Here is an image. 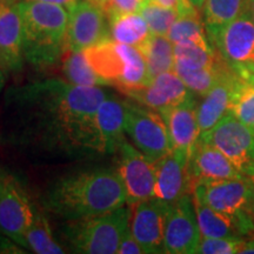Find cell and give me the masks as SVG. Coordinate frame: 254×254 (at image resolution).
I'll list each match as a JSON object with an SVG mask.
<instances>
[{
  "mask_svg": "<svg viewBox=\"0 0 254 254\" xmlns=\"http://www.w3.org/2000/svg\"><path fill=\"white\" fill-rule=\"evenodd\" d=\"M222 60L212 45L195 43L174 44V67L185 69L209 68ZM173 67V68H174Z\"/></svg>",
  "mask_w": 254,
  "mask_h": 254,
  "instance_id": "cell-26",
  "label": "cell"
},
{
  "mask_svg": "<svg viewBox=\"0 0 254 254\" xmlns=\"http://www.w3.org/2000/svg\"><path fill=\"white\" fill-rule=\"evenodd\" d=\"M246 14L252 19V21L254 23V0H247Z\"/></svg>",
  "mask_w": 254,
  "mask_h": 254,
  "instance_id": "cell-39",
  "label": "cell"
},
{
  "mask_svg": "<svg viewBox=\"0 0 254 254\" xmlns=\"http://www.w3.org/2000/svg\"><path fill=\"white\" fill-rule=\"evenodd\" d=\"M201 240L192 194L170 204L164 233V253H196Z\"/></svg>",
  "mask_w": 254,
  "mask_h": 254,
  "instance_id": "cell-11",
  "label": "cell"
},
{
  "mask_svg": "<svg viewBox=\"0 0 254 254\" xmlns=\"http://www.w3.org/2000/svg\"><path fill=\"white\" fill-rule=\"evenodd\" d=\"M246 239L201 237L196 253L201 254H234L240 253Z\"/></svg>",
  "mask_w": 254,
  "mask_h": 254,
  "instance_id": "cell-33",
  "label": "cell"
},
{
  "mask_svg": "<svg viewBox=\"0 0 254 254\" xmlns=\"http://www.w3.org/2000/svg\"><path fill=\"white\" fill-rule=\"evenodd\" d=\"M110 20L105 11L88 0H79L68 11L66 47L72 51H85L109 39Z\"/></svg>",
  "mask_w": 254,
  "mask_h": 254,
  "instance_id": "cell-12",
  "label": "cell"
},
{
  "mask_svg": "<svg viewBox=\"0 0 254 254\" xmlns=\"http://www.w3.org/2000/svg\"><path fill=\"white\" fill-rule=\"evenodd\" d=\"M88 1H91L92 4L99 6V7H101V8L104 9L105 5H106V2H107V0H88Z\"/></svg>",
  "mask_w": 254,
  "mask_h": 254,
  "instance_id": "cell-41",
  "label": "cell"
},
{
  "mask_svg": "<svg viewBox=\"0 0 254 254\" xmlns=\"http://www.w3.org/2000/svg\"><path fill=\"white\" fill-rule=\"evenodd\" d=\"M189 173L192 190L195 184L201 180L246 178L221 151L200 139H198L190 152Z\"/></svg>",
  "mask_w": 254,
  "mask_h": 254,
  "instance_id": "cell-18",
  "label": "cell"
},
{
  "mask_svg": "<svg viewBox=\"0 0 254 254\" xmlns=\"http://www.w3.org/2000/svg\"><path fill=\"white\" fill-rule=\"evenodd\" d=\"M26 249L38 254H62L63 247L53 239L52 231L45 215L34 212V218L25 236Z\"/></svg>",
  "mask_w": 254,
  "mask_h": 254,
  "instance_id": "cell-30",
  "label": "cell"
},
{
  "mask_svg": "<svg viewBox=\"0 0 254 254\" xmlns=\"http://www.w3.org/2000/svg\"><path fill=\"white\" fill-rule=\"evenodd\" d=\"M63 73L66 80L78 86H109L92 68L84 51L66 50L63 56Z\"/></svg>",
  "mask_w": 254,
  "mask_h": 254,
  "instance_id": "cell-27",
  "label": "cell"
},
{
  "mask_svg": "<svg viewBox=\"0 0 254 254\" xmlns=\"http://www.w3.org/2000/svg\"><path fill=\"white\" fill-rule=\"evenodd\" d=\"M17 7L24 27V57L36 66H49L63 58L68 11L50 2L20 0Z\"/></svg>",
  "mask_w": 254,
  "mask_h": 254,
  "instance_id": "cell-3",
  "label": "cell"
},
{
  "mask_svg": "<svg viewBox=\"0 0 254 254\" xmlns=\"http://www.w3.org/2000/svg\"><path fill=\"white\" fill-rule=\"evenodd\" d=\"M173 71L182 78V80L185 82L192 93L201 95V97H204L218 82L236 73L225 63L224 59L218 65L209 68L185 69L174 67Z\"/></svg>",
  "mask_w": 254,
  "mask_h": 254,
  "instance_id": "cell-24",
  "label": "cell"
},
{
  "mask_svg": "<svg viewBox=\"0 0 254 254\" xmlns=\"http://www.w3.org/2000/svg\"><path fill=\"white\" fill-rule=\"evenodd\" d=\"M144 57L151 78L163 72L173 71L174 44L166 36H152L138 49Z\"/></svg>",
  "mask_w": 254,
  "mask_h": 254,
  "instance_id": "cell-25",
  "label": "cell"
},
{
  "mask_svg": "<svg viewBox=\"0 0 254 254\" xmlns=\"http://www.w3.org/2000/svg\"><path fill=\"white\" fill-rule=\"evenodd\" d=\"M192 195L222 214L239 219L254 237V193L247 178L201 180L193 187Z\"/></svg>",
  "mask_w": 254,
  "mask_h": 254,
  "instance_id": "cell-7",
  "label": "cell"
},
{
  "mask_svg": "<svg viewBox=\"0 0 254 254\" xmlns=\"http://www.w3.org/2000/svg\"><path fill=\"white\" fill-rule=\"evenodd\" d=\"M211 45L245 81L254 82V23L246 13L224 26L206 27Z\"/></svg>",
  "mask_w": 254,
  "mask_h": 254,
  "instance_id": "cell-6",
  "label": "cell"
},
{
  "mask_svg": "<svg viewBox=\"0 0 254 254\" xmlns=\"http://www.w3.org/2000/svg\"><path fill=\"white\" fill-rule=\"evenodd\" d=\"M228 112L254 128V82L241 79L232 95Z\"/></svg>",
  "mask_w": 254,
  "mask_h": 254,
  "instance_id": "cell-32",
  "label": "cell"
},
{
  "mask_svg": "<svg viewBox=\"0 0 254 254\" xmlns=\"http://www.w3.org/2000/svg\"><path fill=\"white\" fill-rule=\"evenodd\" d=\"M193 196V195H192ZM201 237L249 239L252 238L245 225L239 219L222 214L205 204L202 200L193 196Z\"/></svg>",
  "mask_w": 254,
  "mask_h": 254,
  "instance_id": "cell-22",
  "label": "cell"
},
{
  "mask_svg": "<svg viewBox=\"0 0 254 254\" xmlns=\"http://www.w3.org/2000/svg\"><path fill=\"white\" fill-rule=\"evenodd\" d=\"M34 218V208L24 187L13 176L1 174L0 232L26 249L25 236Z\"/></svg>",
  "mask_w": 254,
  "mask_h": 254,
  "instance_id": "cell-10",
  "label": "cell"
},
{
  "mask_svg": "<svg viewBox=\"0 0 254 254\" xmlns=\"http://www.w3.org/2000/svg\"><path fill=\"white\" fill-rule=\"evenodd\" d=\"M119 174L127 195V204L153 198L155 163L125 139L119 146Z\"/></svg>",
  "mask_w": 254,
  "mask_h": 254,
  "instance_id": "cell-13",
  "label": "cell"
},
{
  "mask_svg": "<svg viewBox=\"0 0 254 254\" xmlns=\"http://www.w3.org/2000/svg\"><path fill=\"white\" fill-rule=\"evenodd\" d=\"M111 39L140 49L152 36L147 23L139 12L122 13L109 18Z\"/></svg>",
  "mask_w": 254,
  "mask_h": 254,
  "instance_id": "cell-23",
  "label": "cell"
},
{
  "mask_svg": "<svg viewBox=\"0 0 254 254\" xmlns=\"http://www.w3.org/2000/svg\"><path fill=\"white\" fill-rule=\"evenodd\" d=\"M126 105L125 100L109 94L95 112L99 154L116 153L125 140Z\"/></svg>",
  "mask_w": 254,
  "mask_h": 254,
  "instance_id": "cell-19",
  "label": "cell"
},
{
  "mask_svg": "<svg viewBox=\"0 0 254 254\" xmlns=\"http://www.w3.org/2000/svg\"><path fill=\"white\" fill-rule=\"evenodd\" d=\"M19 1H20V0H0L1 4H7V5H15Z\"/></svg>",
  "mask_w": 254,
  "mask_h": 254,
  "instance_id": "cell-43",
  "label": "cell"
},
{
  "mask_svg": "<svg viewBox=\"0 0 254 254\" xmlns=\"http://www.w3.org/2000/svg\"><path fill=\"white\" fill-rule=\"evenodd\" d=\"M24 59V27L17 4L0 2V68L4 73H17L23 68Z\"/></svg>",
  "mask_w": 254,
  "mask_h": 254,
  "instance_id": "cell-17",
  "label": "cell"
},
{
  "mask_svg": "<svg viewBox=\"0 0 254 254\" xmlns=\"http://www.w3.org/2000/svg\"><path fill=\"white\" fill-rule=\"evenodd\" d=\"M190 155L187 151L172 148L155 161V198L172 204L184 195L192 194L189 173Z\"/></svg>",
  "mask_w": 254,
  "mask_h": 254,
  "instance_id": "cell-15",
  "label": "cell"
},
{
  "mask_svg": "<svg viewBox=\"0 0 254 254\" xmlns=\"http://www.w3.org/2000/svg\"><path fill=\"white\" fill-rule=\"evenodd\" d=\"M84 53L97 74L109 86L124 93L144 87L151 81L144 57L135 47L109 38L88 47Z\"/></svg>",
  "mask_w": 254,
  "mask_h": 254,
  "instance_id": "cell-4",
  "label": "cell"
},
{
  "mask_svg": "<svg viewBox=\"0 0 254 254\" xmlns=\"http://www.w3.org/2000/svg\"><path fill=\"white\" fill-rule=\"evenodd\" d=\"M240 253H254V237L245 240V244H244V247Z\"/></svg>",
  "mask_w": 254,
  "mask_h": 254,
  "instance_id": "cell-38",
  "label": "cell"
},
{
  "mask_svg": "<svg viewBox=\"0 0 254 254\" xmlns=\"http://www.w3.org/2000/svg\"><path fill=\"white\" fill-rule=\"evenodd\" d=\"M129 231L145 253H164L165 224L170 202L150 198L131 204Z\"/></svg>",
  "mask_w": 254,
  "mask_h": 254,
  "instance_id": "cell-14",
  "label": "cell"
},
{
  "mask_svg": "<svg viewBox=\"0 0 254 254\" xmlns=\"http://www.w3.org/2000/svg\"><path fill=\"white\" fill-rule=\"evenodd\" d=\"M131 214L129 204L97 217L68 221L64 236L75 253L114 254L129 228Z\"/></svg>",
  "mask_w": 254,
  "mask_h": 254,
  "instance_id": "cell-5",
  "label": "cell"
},
{
  "mask_svg": "<svg viewBox=\"0 0 254 254\" xmlns=\"http://www.w3.org/2000/svg\"><path fill=\"white\" fill-rule=\"evenodd\" d=\"M125 132L133 145L152 161L172 151L167 126L158 111L127 98Z\"/></svg>",
  "mask_w": 254,
  "mask_h": 254,
  "instance_id": "cell-8",
  "label": "cell"
},
{
  "mask_svg": "<svg viewBox=\"0 0 254 254\" xmlns=\"http://www.w3.org/2000/svg\"><path fill=\"white\" fill-rule=\"evenodd\" d=\"M110 93L62 79L37 80L11 91L14 140L34 153H99L95 112Z\"/></svg>",
  "mask_w": 254,
  "mask_h": 254,
  "instance_id": "cell-1",
  "label": "cell"
},
{
  "mask_svg": "<svg viewBox=\"0 0 254 254\" xmlns=\"http://www.w3.org/2000/svg\"><path fill=\"white\" fill-rule=\"evenodd\" d=\"M189 1L190 2V5H192L193 7H195L198 11L202 9V7H204V4H205V0H189Z\"/></svg>",
  "mask_w": 254,
  "mask_h": 254,
  "instance_id": "cell-40",
  "label": "cell"
},
{
  "mask_svg": "<svg viewBox=\"0 0 254 254\" xmlns=\"http://www.w3.org/2000/svg\"><path fill=\"white\" fill-rule=\"evenodd\" d=\"M247 179H249V183H250L251 187H252V190L254 193V172L252 174H250V176L247 177Z\"/></svg>",
  "mask_w": 254,
  "mask_h": 254,
  "instance_id": "cell-44",
  "label": "cell"
},
{
  "mask_svg": "<svg viewBox=\"0 0 254 254\" xmlns=\"http://www.w3.org/2000/svg\"><path fill=\"white\" fill-rule=\"evenodd\" d=\"M240 81L239 75L233 73L218 82L202 97L196 107L200 134L209 131L228 113L232 95Z\"/></svg>",
  "mask_w": 254,
  "mask_h": 254,
  "instance_id": "cell-21",
  "label": "cell"
},
{
  "mask_svg": "<svg viewBox=\"0 0 254 254\" xmlns=\"http://www.w3.org/2000/svg\"><path fill=\"white\" fill-rule=\"evenodd\" d=\"M139 13L142 15L151 33L155 36H166L171 26L179 17V13L174 9L164 7L153 0H144Z\"/></svg>",
  "mask_w": 254,
  "mask_h": 254,
  "instance_id": "cell-31",
  "label": "cell"
},
{
  "mask_svg": "<svg viewBox=\"0 0 254 254\" xmlns=\"http://www.w3.org/2000/svg\"><path fill=\"white\" fill-rule=\"evenodd\" d=\"M117 253L119 254H142L145 253L144 250L140 244L138 243V240L135 239L134 236L132 234V232L128 230L126 231V233L124 234V237L120 240L118 251Z\"/></svg>",
  "mask_w": 254,
  "mask_h": 254,
  "instance_id": "cell-35",
  "label": "cell"
},
{
  "mask_svg": "<svg viewBox=\"0 0 254 254\" xmlns=\"http://www.w3.org/2000/svg\"><path fill=\"white\" fill-rule=\"evenodd\" d=\"M144 0H107L104 11L107 17L122 13H131V12H139L141 8Z\"/></svg>",
  "mask_w": 254,
  "mask_h": 254,
  "instance_id": "cell-34",
  "label": "cell"
},
{
  "mask_svg": "<svg viewBox=\"0 0 254 254\" xmlns=\"http://www.w3.org/2000/svg\"><path fill=\"white\" fill-rule=\"evenodd\" d=\"M153 1L164 6V7L174 9V11H177L179 13V15L198 11V9L190 5L189 0H153Z\"/></svg>",
  "mask_w": 254,
  "mask_h": 254,
  "instance_id": "cell-36",
  "label": "cell"
},
{
  "mask_svg": "<svg viewBox=\"0 0 254 254\" xmlns=\"http://www.w3.org/2000/svg\"><path fill=\"white\" fill-rule=\"evenodd\" d=\"M198 103L193 95L182 103L160 111L165 124L167 126L172 147L178 150L192 152L195 142L200 136V128L196 116Z\"/></svg>",
  "mask_w": 254,
  "mask_h": 254,
  "instance_id": "cell-20",
  "label": "cell"
},
{
  "mask_svg": "<svg viewBox=\"0 0 254 254\" xmlns=\"http://www.w3.org/2000/svg\"><path fill=\"white\" fill-rule=\"evenodd\" d=\"M167 38L173 44L195 43L200 45H211L198 11L179 15L168 31Z\"/></svg>",
  "mask_w": 254,
  "mask_h": 254,
  "instance_id": "cell-28",
  "label": "cell"
},
{
  "mask_svg": "<svg viewBox=\"0 0 254 254\" xmlns=\"http://www.w3.org/2000/svg\"><path fill=\"white\" fill-rule=\"evenodd\" d=\"M33 1H43V2H50V4H56L60 5L63 7H65L67 11H69L73 6H74L79 0H33Z\"/></svg>",
  "mask_w": 254,
  "mask_h": 254,
  "instance_id": "cell-37",
  "label": "cell"
},
{
  "mask_svg": "<svg viewBox=\"0 0 254 254\" xmlns=\"http://www.w3.org/2000/svg\"><path fill=\"white\" fill-rule=\"evenodd\" d=\"M5 85V73L2 72V69L0 68V93H1V90L4 88Z\"/></svg>",
  "mask_w": 254,
  "mask_h": 254,
  "instance_id": "cell-42",
  "label": "cell"
},
{
  "mask_svg": "<svg viewBox=\"0 0 254 254\" xmlns=\"http://www.w3.org/2000/svg\"><path fill=\"white\" fill-rule=\"evenodd\" d=\"M247 11V0H205L202 7L205 27L224 26Z\"/></svg>",
  "mask_w": 254,
  "mask_h": 254,
  "instance_id": "cell-29",
  "label": "cell"
},
{
  "mask_svg": "<svg viewBox=\"0 0 254 254\" xmlns=\"http://www.w3.org/2000/svg\"><path fill=\"white\" fill-rule=\"evenodd\" d=\"M0 184H1V174H0Z\"/></svg>",
  "mask_w": 254,
  "mask_h": 254,
  "instance_id": "cell-45",
  "label": "cell"
},
{
  "mask_svg": "<svg viewBox=\"0 0 254 254\" xmlns=\"http://www.w3.org/2000/svg\"><path fill=\"white\" fill-rule=\"evenodd\" d=\"M230 159L246 178L254 172V128L228 112L214 127L199 136Z\"/></svg>",
  "mask_w": 254,
  "mask_h": 254,
  "instance_id": "cell-9",
  "label": "cell"
},
{
  "mask_svg": "<svg viewBox=\"0 0 254 254\" xmlns=\"http://www.w3.org/2000/svg\"><path fill=\"white\" fill-rule=\"evenodd\" d=\"M44 205L62 219L80 220L107 213L127 204L119 171L93 168L57 179L46 190Z\"/></svg>",
  "mask_w": 254,
  "mask_h": 254,
  "instance_id": "cell-2",
  "label": "cell"
},
{
  "mask_svg": "<svg viewBox=\"0 0 254 254\" xmlns=\"http://www.w3.org/2000/svg\"><path fill=\"white\" fill-rule=\"evenodd\" d=\"M125 94L127 98L158 112L182 103L193 95L174 71L160 73L152 78L146 86L126 92Z\"/></svg>",
  "mask_w": 254,
  "mask_h": 254,
  "instance_id": "cell-16",
  "label": "cell"
}]
</instances>
